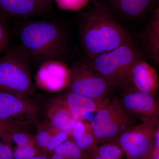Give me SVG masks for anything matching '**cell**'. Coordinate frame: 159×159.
Returning <instances> with one entry per match:
<instances>
[{
	"label": "cell",
	"instance_id": "obj_1",
	"mask_svg": "<svg viewBox=\"0 0 159 159\" xmlns=\"http://www.w3.org/2000/svg\"><path fill=\"white\" fill-rule=\"evenodd\" d=\"M79 29L81 48L89 59L134 41L108 7L99 3L82 15Z\"/></svg>",
	"mask_w": 159,
	"mask_h": 159
},
{
	"label": "cell",
	"instance_id": "obj_2",
	"mask_svg": "<svg viewBox=\"0 0 159 159\" xmlns=\"http://www.w3.org/2000/svg\"><path fill=\"white\" fill-rule=\"evenodd\" d=\"M19 35L23 48L33 56L54 59L65 53V32L57 23L47 20L28 23L21 28Z\"/></svg>",
	"mask_w": 159,
	"mask_h": 159
},
{
	"label": "cell",
	"instance_id": "obj_3",
	"mask_svg": "<svg viewBox=\"0 0 159 159\" xmlns=\"http://www.w3.org/2000/svg\"><path fill=\"white\" fill-rule=\"evenodd\" d=\"M142 57V51L133 41L90 58V67L115 88L124 90L132 87L131 70L134 63Z\"/></svg>",
	"mask_w": 159,
	"mask_h": 159
},
{
	"label": "cell",
	"instance_id": "obj_4",
	"mask_svg": "<svg viewBox=\"0 0 159 159\" xmlns=\"http://www.w3.org/2000/svg\"><path fill=\"white\" fill-rule=\"evenodd\" d=\"M90 120L98 145L116 140L134 125L132 116L117 97H108Z\"/></svg>",
	"mask_w": 159,
	"mask_h": 159
},
{
	"label": "cell",
	"instance_id": "obj_5",
	"mask_svg": "<svg viewBox=\"0 0 159 159\" xmlns=\"http://www.w3.org/2000/svg\"><path fill=\"white\" fill-rule=\"evenodd\" d=\"M0 91L23 97L33 94L31 73L24 55L9 51L0 57Z\"/></svg>",
	"mask_w": 159,
	"mask_h": 159
},
{
	"label": "cell",
	"instance_id": "obj_6",
	"mask_svg": "<svg viewBox=\"0 0 159 159\" xmlns=\"http://www.w3.org/2000/svg\"><path fill=\"white\" fill-rule=\"evenodd\" d=\"M159 124L158 112L142 123L132 126L115 140L126 159H145L149 155L153 148L154 138Z\"/></svg>",
	"mask_w": 159,
	"mask_h": 159
},
{
	"label": "cell",
	"instance_id": "obj_7",
	"mask_svg": "<svg viewBox=\"0 0 159 159\" xmlns=\"http://www.w3.org/2000/svg\"><path fill=\"white\" fill-rule=\"evenodd\" d=\"M68 91L94 99L108 97L115 89L105 78L89 66L84 63L74 65L70 70Z\"/></svg>",
	"mask_w": 159,
	"mask_h": 159
},
{
	"label": "cell",
	"instance_id": "obj_8",
	"mask_svg": "<svg viewBox=\"0 0 159 159\" xmlns=\"http://www.w3.org/2000/svg\"><path fill=\"white\" fill-rule=\"evenodd\" d=\"M39 111V105L29 97L0 91V119L25 128L33 124Z\"/></svg>",
	"mask_w": 159,
	"mask_h": 159
},
{
	"label": "cell",
	"instance_id": "obj_9",
	"mask_svg": "<svg viewBox=\"0 0 159 159\" xmlns=\"http://www.w3.org/2000/svg\"><path fill=\"white\" fill-rule=\"evenodd\" d=\"M120 99L124 108L131 115L148 119L159 112V106L154 96L145 94L131 87L122 90Z\"/></svg>",
	"mask_w": 159,
	"mask_h": 159
},
{
	"label": "cell",
	"instance_id": "obj_10",
	"mask_svg": "<svg viewBox=\"0 0 159 159\" xmlns=\"http://www.w3.org/2000/svg\"><path fill=\"white\" fill-rule=\"evenodd\" d=\"M132 85L137 90L155 97L159 87L156 70L143 58L136 61L130 71Z\"/></svg>",
	"mask_w": 159,
	"mask_h": 159
},
{
	"label": "cell",
	"instance_id": "obj_11",
	"mask_svg": "<svg viewBox=\"0 0 159 159\" xmlns=\"http://www.w3.org/2000/svg\"><path fill=\"white\" fill-rule=\"evenodd\" d=\"M107 98L94 99L68 91L59 99L72 116L78 120L85 118L89 114L96 112L103 105Z\"/></svg>",
	"mask_w": 159,
	"mask_h": 159
},
{
	"label": "cell",
	"instance_id": "obj_12",
	"mask_svg": "<svg viewBox=\"0 0 159 159\" xmlns=\"http://www.w3.org/2000/svg\"><path fill=\"white\" fill-rule=\"evenodd\" d=\"M116 14L127 21L143 18L153 9L157 0H109Z\"/></svg>",
	"mask_w": 159,
	"mask_h": 159
},
{
	"label": "cell",
	"instance_id": "obj_13",
	"mask_svg": "<svg viewBox=\"0 0 159 159\" xmlns=\"http://www.w3.org/2000/svg\"><path fill=\"white\" fill-rule=\"evenodd\" d=\"M142 47L151 60L159 61V11L157 8L145 29L139 35Z\"/></svg>",
	"mask_w": 159,
	"mask_h": 159
},
{
	"label": "cell",
	"instance_id": "obj_14",
	"mask_svg": "<svg viewBox=\"0 0 159 159\" xmlns=\"http://www.w3.org/2000/svg\"><path fill=\"white\" fill-rule=\"evenodd\" d=\"M47 8L35 0H0V14L26 17L43 14Z\"/></svg>",
	"mask_w": 159,
	"mask_h": 159
},
{
	"label": "cell",
	"instance_id": "obj_15",
	"mask_svg": "<svg viewBox=\"0 0 159 159\" xmlns=\"http://www.w3.org/2000/svg\"><path fill=\"white\" fill-rule=\"evenodd\" d=\"M52 127L72 136L75 120L59 99L56 100L49 111Z\"/></svg>",
	"mask_w": 159,
	"mask_h": 159
},
{
	"label": "cell",
	"instance_id": "obj_16",
	"mask_svg": "<svg viewBox=\"0 0 159 159\" xmlns=\"http://www.w3.org/2000/svg\"><path fill=\"white\" fill-rule=\"evenodd\" d=\"M52 152L68 159H89V154L80 149L73 139H68Z\"/></svg>",
	"mask_w": 159,
	"mask_h": 159
},
{
	"label": "cell",
	"instance_id": "obj_17",
	"mask_svg": "<svg viewBox=\"0 0 159 159\" xmlns=\"http://www.w3.org/2000/svg\"><path fill=\"white\" fill-rule=\"evenodd\" d=\"M92 153L104 159H123L125 156L122 148L115 140L98 145Z\"/></svg>",
	"mask_w": 159,
	"mask_h": 159
},
{
	"label": "cell",
	"instance_id": "obj_18",
	"mask_svg": "<svg viewBox=\"0 0 159 159\" xmlns=\"http://www.w3.org/2000/svg\"><path fill=\"white\" fill-rule=\"evenodd\" d=\"M74 141L80 149L89 155L95 151L99 145L89 122H87L86 129L82 136Z\"/></svg>",
	"mask_w": 159,
	"mask_h": 159
},
{
	"label": "cell",
	"instance_id": "obj_19",
	"mask_svg": "<svg viewBox=\"0 0 159 159\" xmlns=\"http://www.w3.org/2000/svg\"><path fill=\"white\" fill-rule=\"evenodd\" d=\"M12 148L13 159H31L43 153L35 145H28Z\"/></svg>",
	"mask_w": 159,
	"mask_h": 159
},
{
	"label": "cell",
	"instance_id": "obj_20",
	"mask_svg": "<svg viewBox=\"0 0 159 159\" xmlns=\"http://www.w3.org/2000/svg\"><path fill=\"white\" fill-rule=\"evenodd\" d=\"M9 143L11 145L14 144V147L28 145H35L34 137L23 131L22 129L12 133L9 137Z\"/></svg>",
	"mask_w": 159,
	"mask_h": 159
},
{
	"label": "cell",
	"instance_id": "obj_21",
	"mask_svg": "<svg viewBox=\"0 0 159 159\" xmlns=\"http://www.w3.org/2000/svg\"><path fill=\"white\" fill-rule=\"evenodd\" d=\"M57 130L52 127L51 129H40L34 137L35 145L43 152L48 144L51 136Z\"/></svg>",
	"mask_w": 159,
	"mask_h": 159
},
{
	"label": "cell",
	"instance_id": "obj_22",
	"mask_svg": "<svg viewBox=\"0 0 159 159\" xmlns=\"http://www.w3.org/2000/svg\"><path fill=\"white\" fill-rule=\"evenodd\" d=\"M70 136L63 132L57 130L51 136L43 152L50 154L61 144L69 139Z\"/></svg>",
	"mask_w": 159,
	"mask_h": 159
},
{
	"label": "cell",
	"instance_id": "obj_23",
	"mask_svg": "<svg viewBox=\"0 0 159 159\" xmlns=\"http://www.w3.org/2000/svg\"><path fill=\"white\" fill-rule=\"evenodd\" d=\"M23 128L13 122L0 119V136L5 142H9V137L12 133Z\"/></svg>",
	"mask_w": 159,
	"mask_h": 159
},
{
	"label": "cell",
	"instance_id": "obj_24",
	"mask_svg": "<svg viewBox=\"0 0 159 159\" xmlns=\"http://www.w3.org/2000/svg\"><path fill=\"white\" fill-rule=\"evenodd\" d=\"M61 8L66 9H77L83 6L87 0H56Z\"/></svg>",
	"mask_w": 159,
	"mask_h": 159
},
{
	"label": "cell",
	"instance_id": "obj_25",
	"mask_svg": "<svg viewBox=\"0 0 159 159\" xmlns=\"http://www.w3.org/2000/svg\"><path fill=\"white\" fill-rule=\"evenodd\" d=\"M0 159H13V148L10 143L0 144Z\"/></svg>",
	"mask_w": 159,
	"mask_h": 159
},
{
	"label": "cell",
	"instance_id": "obj_26",
	"mask_svg": "<svg viewBox=\"0 0 159 159\" xmlns=\"http://www.w3.org/2000/svg\"><path fill=\"white\" fill-rule=\"evenodd\" d=\"M9 43V37L4 25L0 20V53L5 51Z\"/></svg>",
	"mask_w": 159,
	"mask_h": 159
},
{
	"label": "cell",
	"instance_id": "obj_27",
	"mask_svg": "<svg viewBox=\"0 0 159 159\" xmlns=\"http://www.w3.org/2000/svg\"><path fill=\"white\" fill-rule=\"evenodd\" d=\"M145 159H159V128L155 134L152 151Z\"/></svg>",
	"mask_w": 159,
	"mask_h": 159
},
{
	"label": "cell",
	"instance_id": "obj_28",
	"mask_svg": "<svg viewBox=\"0 0 159 159\" xmlns=\"http://www.w3.org/2000/svg\"><path fill=\"white\" fill-rule=\"evenodd\" d=\"M35 1H37L41 5L44 6L48 9L49 4L51 3L52 0H35Z\"/></svg>",
	"mask_w": 159,
	"mask_h": 159
},
{
	"label": "cell",
	"instance_id": "obj_29",
	"mask_svg": "<svg viewBox=\"0 0 159 159\" xmlns=\"http://www.w3.org/2000/svg\"><path fill=\"white\" fill-rule=\"evenodd\" d=\"M31 159H49V155L43 152V153L37 156L34 157Z\"/></svg>",
	"mask_w": 159,
	"mask_h": 159
},
{
	"label": "cell",
	"instance_id": "obj_30",
	"mask_svg": "<svg viewBox=\"0 0 159 159\" xmlns=\"http://www.w3.org/2000/svg\"><path fill=\"white\" fill-rule=\"evenodd\" d=\"M89 159H104L100 157L97 155L95 154L94 153H92L89 155Z\"/></svg>",
	"mask_w": 159,
	"mask_h": 159
},
{
	"label": "cell",
	"instance_id": "obj_31",
	"mask_svg": "<svg viewBox=\"0 0 159 159\" xmlns=\"http://www.w3.org/2000/svg\"><path fill=\"white\" fill-rule=\"evenodd\" d=\"M1 139H2V137L0 136V144H1V143H2V142H1Z\"/></svg>",
	"mask_w": 159,
	"mask_h": 159
}]
</instances>
